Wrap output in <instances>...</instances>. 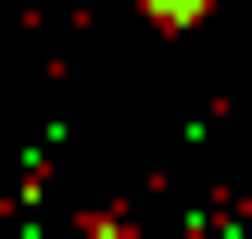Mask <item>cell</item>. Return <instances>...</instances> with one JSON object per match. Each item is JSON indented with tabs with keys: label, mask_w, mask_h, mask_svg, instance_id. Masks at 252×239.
I'll return each instance as SVG.
<instances>
[{
	"label": "cell",
	"mask_w": 252,
	"mask_h": 239,
	"mask_svg": "<svg viewBox=\"0 0 252 239\" xmlns=\"http://www.w3.org/2000/svg\"><path fill=\"white\" fill-rule=\"evenodd\" d=\"M152 13H164V26H177V13H202V0H152Z\"/></svg>",
	"instance_id": "cell-1"
},
{
	"label": "cell",
	"mask_w": 252,
	"mask_h": 239,
	"mask_svg": "<svg viewBox=\"0 0 252 239\" xmlns=\"http://www.w3.org/2000/svg\"><path fill=\"white\" fill-rule=\"evenodd\" d=\"M89 239H126V227H114V214H101V227H89Z\"/></svg>",
	"instance_id": "cell-2"
}]
</instances>
